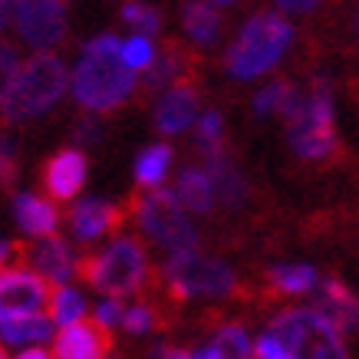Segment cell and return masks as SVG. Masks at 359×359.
Segmentation results:
<instances>
[{"mask_svg":"<svg viewBox=\"0 0 359 359\" xmlns=\"http://www.w3.org/2000/svg\"><path fill=\"white\" fill-rule=\"evenodd\" d=\"M135 89V69L122 60V43L116 33H102L83 46L73 69V96L89 112H109L122 106Z\"/></svg>","mask_w":359,"mask_h":359,"instance_id":"6da1fadb","label":"cell"},{"mask_svg":"<svg viewBox=\"0 0 359 359\" xmlns=\"http://www.w3.org/2000/svg\"><path fill=\"white\" fill-rule=\"evenodd\" d=\"M66 93V66L53 53H36L27 63H20L13 83L7 86L0 109L7 122H30L43 116L56 99Z\"/></svg>","mask_w":359,"mask_h":359,"instance_id":"7a4b0ae2","label":"cell"},{"mask_svg":"<svg viewBox=\"0 0 359 359\" xmlns=\"http://www.w3.org/2000/svg\"><path fill=\"white\" fill-rule=\"evenodd\" d=\"M290 36H294V27L283 20V13L267 11L250 17L224 53L228 73L234 79H257L261 73L273 69L277 60L287 53Z\"/></svg>","mask_w":359,"mask_h":359,"instance_id":"3957f363","label":"cell"},{"mask_svg":"<svg viewBox=\"0 0 359 359\" xmlns=\"http://www.w3.org/2000/svg\"><path fill=\"white\" fill-rule=\"evenodd\" d=\"M79 273L86 277V283L93 290H99V294L129 297L145 283L149 261H145V250H142L139 241L119 238V241H112L106 250L83 257Z\"/></svg>","mask_w":359,"mask_h":359,"instance_id":"277c9868","label":"cell"},{"mask_svg":"<svg viewBox=\"0 0 359 359\" xmlns=\"http://www.w3.org/2000/svg\"><path fill=\"white\" fill-rule=\"evenodd\" d=\"M287 135H290V149L306 162H320L333 155L337 132H333V89L327 76L313 79L304 109L287 119Z\"/></svg>","mask_w":359,"mask_h":359,"instance_id":"5b68a950","label":"cell"},{"mask_svg":"<svg viewBox=\"0 0 359 359\" xmlns=\"http://www.w3.org/2000/svg\"><path fill=\"white\" fill-rule=\"evenodd\" d=\"M165 283L178 300H198V297H228L238 287V277L228 264L215 257H201L195 248L175 250L165 264Z\"/></svg>","mask_w":359,"mask_h":359,"instance_id":"8992f818","label":"cell"},{"mask_svg":"<svg viewBox=\"0 0 359 359\" xmlns=\"http://www.w3.org/2000/svg\"><path fill=\"white\" fill-rule=\"evenodd\" d=\"M135 221L155 244H162L168 250H188L198 244V231L185 218V205L168 188L155 185L152 191H145L135 205Z\"/></svg>","mask_w":359,"mask_h":359,"instance_id":"52a82bcc","label":"cell"},{"mask_svg":"<svg viewBox=\"0 0 359 359\" xmlns=\"http://www.w3.org/2000/svg\"><path fill=\"white\" fill-rule=\"evenodd\" d=\"M17 30L30 46L50 50L66 33V0H13Z\"/></svg>","mask_w":359,"mask_h":359,"instance_id":"ba28073f","label":"cell"},{"mask_svg":"<svg viewBox=\"0 0 359 359\" xmlns=\"http://www.w3.org/2000/svg\"><path fill=\"white\" fill-rule=\"evenodd\" d=\"M50 304V283L40 271L0 273V320L17 313H40Z\"/></svg>","mask_w":359,"mask_h":359,"instance_id":"9c48e42d","label":"cell"},{"mask_svg":"<svg viewBox=\"0 0 359 359\" xmlns=\"http://www.w3.org/2000/svg\"><path fill=\"white\" fill-rule=\"evenodd\" d=\"M112 349V337L102 323H83V316L73 323H63L60 337H56L53 356L60 359H99Z\"/></svg>","mask_w":359,"mask_h":359,"instance_id":"30bf717a","label":"cell"},{"mask_svg":"<svg viewBox=\"0 0 359 359\" xmlns=\"http://www.w3.org/2000/svg\"><path fill=\"white\" fill-rule=\"evenodd\" d=\"M201 116V102H198V93L191 83L178 79L172 83V89L158 99V109H155V129L162 135H178L185 132L191 122H198Z\"/></svg>","mask_w":359,"mask_h":359,"instance_id":"8fae6325","label":"cell"},{"mask_svg":"<svg viewBox=\"0 0 359 359\" xmlns=\"http://www.w3.org/2000/svg\"><path fill=\"white\" fill-rule=\"evenodd\" d=\"M313 310L323 316V320H330L343 337H349V333L359 330V300L353 297V290H349L346 283H339V280L320 283V290H316V297H313Z\"/></svg>","mask_w":359,"mask_h":359,"instance_id":"7c38bea8","label":"cell"},{"mask_svg":"<svg viewBox=\"0 0 359 359\" xmlns=\"http://www.w3.org/2000/svg\"><path fill=\"white\" fill-rule=\"evenodd\" d=\"M43 185L56 201H66L83 191L86 185V155L79 149H63L56 152L43 168Z\"/></svg>","mask_w":359,"mask_h":359,"instance_id":"4fadbf2b","label":"cell"},{"mask_svg":"<svg viewBox=\"0 0 359 359\" xmlns=\"http://www.w3.org/2000/svg\"><path fill=\"white\" fill-rule=\"evenodd\" d=\"M69 224H73V234L79 241L106 238L109 231H116L122 224V208L112 205V201H102V198H86V201H79L73 208Z\"/></svg>","mask_w":359,"mask_h":359,"instance_id":"5bb4252c","label":"cell"},{"mask_svg":"<svg viewBox=\"0 0 359 359\" xmlns=\"http://www.w3.org/2000/svg\"><path fill=\"white\" fill-rule=\"evenodd\" d=\"M13 215H17V224L23 228V234H30V238H46L60 224V211L53 201L30 195V191H20L13 198Z\"/></svg>","mask_w":359,"mask_h":359,"instance_id":"9a60e30c","label":"cell"},{"mask_svg":"<svg viewBox=\"0 0 359 359\" xmlns=\"http://www.w3.org/2000/svg\"><path fill=\"white\" fill-rule=\"evenodd\" d=\"M205 168L208 175H211V185H215V198H218L224 208H244V201H248V182L241 178V172L234 168V165L224 158V152L218 155H208L205 158Z\"/></svg>","mask_w":359,"mask_h":359,"instance_id":"2e32d148","label":"cell"},{"mask_svg":"<svg viewBox=\"0 0 359 359\" xmlns=\"http://www.w3.org/2000/svg\"><path fill=\"white\" fill-rule=\"evenodd\" d=\"M33 267L53 283H66L76 273V261H73L69 244H66L63 238H53V234H46V238L33 248Z\"/></svg>","mask_w":359,"mask_h":359,"instance_id":"e0dca14e","label":"cell"},{"mask_svg":"<svg viewBox=\"0 0 359 359\" xmlns=\"http://www.w3.org/2000/svg\"><path fill=\"white\" fill-rule=\"evenodd\" d=\"M53 337V320L40 313H17L0 320V339L11 346H40Z\"/></svg>","mask_w":359,"mask_h":359,"instance_id":"ac0fdd59","label":"cell"},{"mask_svg":"<svg viewBox=\"0 0 359 359\" xmlns=\"http://www.w3.org/2000/svg\"><path fill=\"white\" fill-rule=\"evenodd\" d=\"M175 195H178V201H182L188 211L208 215V211L215 208V185H211L208 168H195V165L182 168V172H178V182H175Z\"/></svg>","mask_w":359,"mask_h":359,"instance_id":"d6986e66","label":"cell"},{"mask_svg":"<svg viewBox=\"0 0 359 359\" xmlns=\"http://www.w3.org/2000/svg\"><path fill=\"white\" fill-rule=\"evenodd\" d=\"M306 96L290 83V79H277L271 86H264L257 96H254V112L257 116H283L290 119L297 112L304 109Z\"/></svg>","mask_w":359,"mask_h":359,"instance_id":"ffe728a7","label":"cell"},{"mask_svg":"<svg viewBox=\"0 0 359 359\" xmlns=\"http://www.w3.org/2000/svg\"><path fill=\"white\" fill-rule=\"evenodd\" d=\"M185 66H188L185 50H182L178 43H165L162 53H155L152 63L145 66V89L158 93V89L178 83V79H182V73H185Z\"/></svg>","mask_w":359,"mask_h":359,"instance_id":"44dd1931","label":"cell"},{"mask_svg":"<svg viewBox=\"0 0 359 359\" xmlns=\"http://www.w3.org/2000/svg\"><path fill=\"white\" fill-rule=\"evenodd\" d=\"M182 27L185 33L195 40L198 46H208L218 40L221 33V13L208 4V0H188L185 11H182Z\"/></svg>","mask_w":359,"mask_h":359,"instance_id":"7402d4cb","label":"cell"},{"mask_svg":"<svg viewBox=\"0 0 359 359\" xmlns=\"http://www.w3.org/2000/svg\"><path fill=\"white\" fill-rule=\"evenodd\" d=\"M191 356H205V359H228V356H254V343L244 333V327L231 323V327H221L218 337L211 339L208 346L191 349Z\"/></svg>","mask_w":359,"mask_h":359,"instance_id":"603a6c76","label":"cell"},{"mask_svg":"<svg viewBox=\"0 0 359 359\" xmlns=\"http://www.w3.org/2000/svg\"><path fill=\"white\" fill-rule=\"evenodd\" d=\"M271 287L277 294L297 297V294H310L316 287V271L310 264H280L271 271Z\"/></svg>","mask_w":359,"mask_h":359,"instance_id":"cb8c5ba5","label":"cell"},{"mask_svg":"<svg viewBox=\"0 0 359 359\" xmlns=\"http://www.w3.org/2000/svg\"><path fill=\"white\" fill-rule=\"evenodd\" d=\"M168 165H172V149L158 142V145H149L145 152L135 158V182L145 188H155L162 185L165 172H168Z\"/></svg>","mask_w":359,"mask_h":359,"instance_id":"d4e9b609","label":"cell"},{"mask_svg":"<svg viewBox=\"0 0 359 359\" xmlns=\"http://www.w3.org/2000/svg\"><path fill=\"white\" fill-rule=\"evenodd\" d=\"M195 139H198V149L205 152V158L224 152V122H221V112L208 109L205 116H198Z\"/></svg>","mask_w":359,"mask_h":359,"instance_id":"484cf974","label":"cell"},{"mask_svg":"<svg viewBox=\"0 0 359 359\" xmlns=\"http://www.w3.org/2000/svg\"><path fill=\"white\" fill-rule=\"evenodd\" d=\"M50 310H53V323H73L86 313V304L73 287H56V294H50Z\"/></svg>","mask_w":359,"mask_h":359,"instance_id":"4316f807","label":"cell"},{"mask_svg":"<svg viewBox=\"0 0 359 359\" xmlns=\"http://www.w3.org/2000/svg\"><path fill=\"white\" fill-rule=\"evenodd\" d=\"M122 20L135 27V33H158L162 27V13L152 4H139V0H126L122 7Z\"/></svg>","mask_w":359,"mask_h":359,"instance_id":"83f0119b","label":"cell"},{"mask_svg":"<svg viewBox=\"0 0 359 359\" xmlns=\"http://www.w3.org/2000/svg\"><path fill=\"white\" fill-rule=\"evenodd\" d=\"M152 40H149V33H135V36H129L126 43H122V60L132 66V69H145V66L152 63Z\"/></svg>","mask_w":359,"mask_h":359,"instance_id":"f1b7e54d","label":"cell"},{"mask_svg":"<svg viewBox=\"0 0 359 359\" xmlns=\"http://www.w3.org/2000/svg\"><path fill=\"white\" fill-rule=\"evenodd\" d=\"M17 69H20V53H17V46H13V43H4V40H0V99H4L7 86L13 83Z\"/></svg>","mask_w":359,"mask_h":359,"instance_id":"f546056e","label":"cell"},{"mask_svg":"<svg viewBox=\"0 0 359 359\" xmlns=\"http://www.w3.org/2000/svg\"><path fill=\"white\" fill-rule=\"evenodd\" d=\"M122 327L129 330V333H149L155 327V313L149 306H129L122 313Z\"/></svg>","mask_w":359,"mask_h":359,"instance_id":"4dcf8cb0","label":"cell"},{"mask_svg":"<svg viewBox=\"0 0 359 359\" xmlns=\"http://www.w3.org/2000/svg\"><path fill=\"white\" fill-rule=\"evenodd\" d=\"M13 178H17V152L13 142L0 135V185H13Z\"/></svg>","mask_w":359,"mask_h":359,"instance_id":"1f68e13d","label":"cell"},{"mask_svg":"<svg viewBox=\"0 0 359 359\" xmlns=\"http://www.w3.org/2000/svg\"><path fill=\"white\" fill-rule=\"evenodd\" d=\"M122 313H126V306L119 304V297H109V300H102V304L96 306V320L106 330L122 327Z\"/></svg>","mask_w":359,"mask_h":359,"instance_id":"d6a6232c","label":"cell"},{"mask_svg":"<svg viewBox=\"0 0 359 359\" xmlns=\"http://www.w3.org/2000/svg\"><path fill=\"white\" fill-rule=\"evenodd\" d=\"M254 356H264V359H290V353L283 349V343L273 333H264V337H257V343H254Z\"/></svg>","mask_w":359,"mask_h":359,"instance_id":"836d02e7","label":"cell"},{"mask_svg":"<svg viewBox=\"0 0 359 359\" xmlns=\"http://www.w3.org/2000/svg\"><path fill=\"white\" fill-rule=\"evenodd\" d=\"M280 13H310L320 7V0H273Z\"/></svg>","mask_w":359,"mask_h":359,"instance_id":"e575fe53","label":"cell"},{"mask_svg":"<svg viewBox=\"0 0 359 359\" xmlns=\"http://www.w3.org/2000/svg\"><path fill=\"white\" fill-rule=\"evenodd\" d=\"M79 135H83V142H96L99 126L96 122H83V126H79Z\"/></svg>","mask_w":359,"mask_h":359,"instance_id":"d590c367","label":"cell"},{"mask_svg":"<svg viewBox=\"0 0 359 359\" xmlns=\"http://www.w3.org/2000/svg\"><path fill=\"white\" fill-rule=\"evenodd\" d=\"M13 13V0H0V30L7 27V20H11Z\"/></svg>","mask_w":359,"mask_h":359,"instance_id":"8d00e7d4","label":"cell"},{"mask_svg":"<svg viewBox=\"0 0 359 359\" xmlns=\"http://www.w3.org/2000/svg\"><path fill=\"white\" fill-rule=\"evenodd\" d=\"M11 254H13V248L7 244V241H0V267H4V264L11 261Z\"/></svg>","mask_w":359,"mask_h":359,"instance_id":"74e56055","label":"cell"},{"mask_svg":"<svg viewBox=\"0 0 359 359\" xmlns=\"http://www.w3.org/2000/svg\"><path fill=\"white\" fill-rule=\"evenodd\" d=\"M20 356H23V359H43V356H46V349H36V346H33V349H23Z\"/></svg>","mask_w":359,"mask_h":359,"instance_id":"f35d334b","label":"cell"},{"mask_svg":"<svg viewBox=\"0 0 359 359\" xmlns=\"http://www.w3.org/2000/svg\"><path fill=\"white\" fill-rule=\"evenodd\" d=\"M208 4H215V7H228V4H234V0H208Z\"/></svg>","mask_w":359,"mask_h":359,"instance_id":"ab89813d","label":"cell"},{"mask_svg":"<svg viewBox=\"0 0 359 359\" xmlns=\"http://www.w3.org/2000/svg\"><path fill=\"white\" fill-rule=\"evenodd\" d=\"M356 36H359V13H356Z\"/></svg>","mask_w":359,"mask_h":359,"instance_id":"60d3db41","label":"cell"},{"mask_svg":"<svg viewBox=\"0 0 359 359\" xmlns=\"http://www.w3.org/2000/svg\"><path fill=\"white\" fill-rule=\"evenodd\" d=\"M4 353H7V349H4V346H0V356H4Z\"/></svg>","mask_w":359,"mask_h":359,"instance_id":"b9f144b4","label":"cell"}]
</instances>
